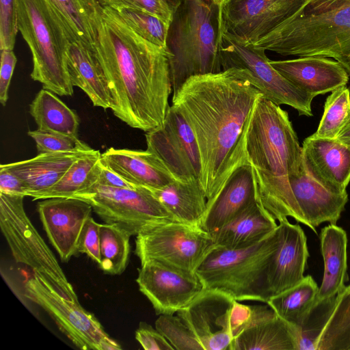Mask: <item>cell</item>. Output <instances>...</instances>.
I'll use <instances>...</instances> for the list:
<instances>
[{"instance_id": "6da1fadb", "label": "cell", "mask_w": 350, "mask_h": 350, "mask_svg": "<svg viewBox=\"0 0 350 350\" xmlns=\"http://www.w3.org/2000/svg\"><path fill=\"white\" fill-rule=\"evenodd\" d=\"M81 1L92 28L94 55L113 100V113L145 132L159 126L170 107V51L138 35L116 9L98 0Z\"/></svg>"}, {"instance_id": "7a4b0ae2", "label": "cell", "mask_w": 350, "mask_h": 350, "mask_svg": "<svg viewBox=\"0 0 350 350\" xmlns=\"http://www.w3.org/2000/svg\"><path fill=\"white\" fill-rule=\"evenodd\" d=\"M260 95L230 69L191 77L173 94L172 106L187 120L196 140L207 208L224 185L230 159Z\"/></svg>"}, {"instance_id": "3957f363", "label": "cell", "mask_w": 350, "mask_h": 350, "mask_svg": "<svg viewBox=\"0 0 350 350\" xmlns=\"http://www.w3.org/2000/svg\"><path fill=\"white\" fill-rule=\"evenodd\" d=\"M237 147L251 167L257 202L276 221L301 222L289 177L299 172L302 147L288 113L259 96Z\"/></svg>"}, {"instance_id": "277c9868", "label": "cell", "mask_w": 350, "mask_h": 350, "mask_svg": "<svg viewBox=\"0 0 350 350\" xmlns=\"http://www.w3.org/2000/svg\"><path fill=\"white\" fill-rule=\"evenodd\" d=\"M224 0H181L172 15L167 47L173 94L191 77L222 71Z\"/></svg>"}, {"instance_id": "5b68a950", "label": "cell", "mask_w": 350, "mask_h": 350, "mask_svg": "<svg viewBox=\"0 0 350 350\" xmlns=\"http://www.w3.org/2000/svg\"><path fill=\"white\" fill-rule=\"evenodd\" d=\"M249 45L284 56L333 58L350 75V0L315 11L299 10Z\"/></svg>"}, {"instance_id": "8992f818", "label": "cell", "mask_w": 350, "mask_h": 350, "mask_svg": "<svg viewBox=\"0 0 350 350\" xmlns=\"http://www.w3.org/2000/svg\"><path fill=\"white\" fill-rule=\"evenodd\" d=\"M278 243V227L250 247L229 249L214 245L196 270L204 289L241 301L267 304L270 298L268 269Z\"/></svg>"}, {"instance_id": "52a82bcc", "label": "cell", "mask_w": 350, "mask_h": 350, "mask_svg": "<svg viewBox=\"0 0 350 350\" xmlns=\"http://www.w3.org/2000/svg\"><path fill=\"white\" fill-rule=\"evenodd\" d=\"M18 29L29 47L31 78L59 96H72L66 59L70 36L47 0H16Z\"/></svg>"}, {"instance_id": "ba28073f", "label": "cell", "mask_w": 350, "mask_h": 350, "mask_svg": "<svg viewBox=\"0 0 350 350\" xmlns=\"http://www.w3.org/2000/svg\"><path fill=\"white\" fill-rule=\"evenodd\" d=\"M24 197L0 192V227L14 260L40 274L62 297L79 302L57 258L28 217Z\"/></svg>"}, {"instance_id": "9c48e42d", "label": "cell", "mask_w": 350, "mask_h": 350, "mask_svg": "<svg viewBox=\"0 0 350 350\" xmlns=\"http://www.w3.org/2000/svg\"><path fill=\"white\" fill-rule=\"evenodd\" d=\"M265 50L244 45L223 33L221 48L222 70L230 69L239 78L257 88L264 98L277 105H287L299 116H312L315 97L295 86L270 64Z\"/></svg>"}, {"instance_id": "30bf717a", "label": "cell", "mask_w": 350, "mask_h": 350, "mask_svg": "<svg viewBox=\"0 0 350 350\" xmlns=\"http://www.w3.org/2000/svg\"><path fill=\"white\" fill-rule=\"evenodd\" d=\"M70 198L89 203L106 223L116 224L131 236L153 226L176 221L146 187L120 188L95 183Z\"/></svg>"}, {"instance_id": "8fae6325", "label": "cell", "mask_w": 350, "mask_h": 350, "mask_svg": "<svg viewBox=\"0 0 350 350\" xmlns=\"http://www.w3.org/2000/svg\"><path fill=\"white\" fill-rule=\"evenodd\" d=\"M136 236L135 253L141 262L153 259L189 273H196L215 245L200 226L177 221L153 226Z\"/></svg>"}, {"instance_id": "7c38bea8", "label": "cell", "mask_w": 350, "mask_h": 350, "mask_svg": "<svg viewBox=\"0 0 350 350\" xmlns=\"http://www.w3.org/2000/svg\"><path fill=\"white\" fill-rule=\"evenodd\" d=\"M25 296L43 308L55 321L59 329L83 350H119L113 340L91 313L79 302L59 295L38 273L33 271L24 284Z\"/></svg>"}, {"instance_id": "4fadbf2b", "label": "cell", "mask_w": 350, "mask_h": 350, "mask_svg": "<svg viewBox=\"0 0 350 350\" xmlns=\"http://www.w3.org/2000/svg\"><path fill=\"white\" fill-rule=\"evenodd\" d=\"M146 140L147 149L159 159L176 180H200V153L194 134L173 106L170 107L161 125L146 132Z\"/></svg>"}, {"instance_id": "5bb4252c", "label": "cell", "mask_w": 350, "mask_h": 350, "mask_svg": "<svg viewBox=\"0 0 350 350\" xmlns=\"http://www.w3.org/2000/svg\"><path fill=\"white\" fill-rule=\"evenodd\" d=\"M307 0H224V33L252 44L296 14Z\"/></svg>"}, {"instance_id": "9a60e30c", "label": "cell", "mask_w": 350, "mask_h": 350, "mask_svg": "<svg viewBox=\"0 0 350 350\" xmlns=\"http://www.w3.org/2000/svg\"><path fill=\"white\" fill-rule=\"evenodd\" d=\"M296 327L299 350H350V284L314 302Z\"/></svg>"}, {"instance_id": "2e32d148", "label": "cell", "mask_w": 350, "mask_h": 350, "mask_svg": "<svg viewBox=\"0 0 350 350\" xmlns=\"http://www.w3.org/2000/svg\"><path fill=\"white\" fill-rule=\"evenodd\" d=\"M136 282L157 314H174L204 289L196 273H189L153 259L141 262Z\"/></svg>"}, {"instance_id": "e0dca14e", "label": "cell", "mask_w": 350, "mask_h": 350, "mask_svg": "<svg viewBox=\"0 0 350 350\" xmlns=\"http://www.w3.org/2000/svg\"><path fill=\"white\" fill-rule=\"evenodd\" d=\"M234 300L222 293L204 289L176 314L193 332L203 350H230L233 340L230 314Z\"/></svg>"}, {"instance_id": "ac0fdd59", "label": "cell", "mask_w": 350, "mask_h": 350, "mask_svg": "<svg viewBox=\"0 0 350 350\" xmlns=\"http://www.w3.org/2000/svg\"><path fill=\"white\" fill-rule=\"evenodd\" d=\"M92 209L89 203L74 198H51L38 203L43 228L63 261L77 254L81 233Z\"/></svg>"}, {"instance_id": "d6986e66", "label": "cell", "mask_w": 350, "mask_h": 350, "mask_svg": "<svg viewBox=\"0 0 350 350\" xmlns=\"http://www.w3.org/2000/svg\"><path fill=\"white\" fill-rule=\"evenodd\" d=\"M278 243L268 269L270 297L298 284L304 277L309 252L307 238L299 224L288 219L279 221Z\"/></svg>"}, {"instance_id": "ffe728a7", "label": "cell", "mask_w": 350, "mask_h": 350, "mask_svg": "<svg viewBox=\"0 0 350 350\" xmlns=\"http://www.w3.org/2000/svg\"><path fill=\"white\" fill-rule=\"evenodd\" d=\"M301 224L316 234V227L323 222L336 224L348 202L347 192L333 191L316 180L306 170L303 161L299 172L289 177Z\"/></svg>"}, {"instance_id": "44dd1931", "label": "cell", "mask_w": 350, "mask_h": 350, "mask_svg": "<svg viewBox=\"0 0 350 350\" xmlns=\"http://www.w3.org/2000/svg\"><path fill=\"white\" fill-rule=\"evenodd\" d=\"M302 161L320 184L338 193L347 192L350 182V146L336 139L311 135L302 144Z\"/></svg>"}, {"instance_id": "7402d4cb", "label": "cell", "mask_w": 350, "mask_h": 350, "mask_svg": "<svg viewBox=\"0 0 350 350\" xmlns=\"http://www.w3.org/2000/svg\"><path fill=\"white\" fill-rule=\"evenodd\" d=\"M271 66L301 90L314 96L346 85L349 74L337 61L319 56L270 60Z\"/></svg>"}, {"instance_id": "603a6c76", "label": "cell", "mask_w": 350, "mask_h": 350, "mask_svg": "<svg viewBox=\"0 0 350 350\" xmlns=\"http://www.w3.org/2000/svg\"><path fill=\"white\" fill-rule=\"evenodd\" d=\"M93 150L81 141L70 150L41 153L32 159L0 166L17 176L24 184L25 196L31 197L55 185L75 161Z\"/></svg>"}, {"instance_id": "cb8c5ba5", "label": "cell", "mask_w": 350, "mask_h": 350, "mask_svg": "<svg viewBox=\"0 0 350 350\" xmlns=\"http://www.w3.org/2000/svg\"><path fill=\"white\" fill-rule=\"evenodd\" d=\"M101 163L129 183L149 189L162 188L176 179L151 151L109 148Z\"/></svg>"}, {"instance_id": "d4e9b609", "label": "cell", "mask_w": 350, "mask_h": 350, "mask_svg": "<svg viewBox=\"0 0 350 350\" xmlns=\"http://www.w3.org/2000/svg\"><path fill=\"white\" fill-rule=\"evenodd\" d=\"M257 202L251 167L237 163L215 200L208 206L201 228L211 233Z\"/></svg>"}, {"instance_id": "484cf974", "label": "cell", "mask_w": 350, "mask_h": 350, "mask_svg": "<svg viewBox=\"0 0 350 350\" xmlns=\"http://www.w3.org/2000/svg\"><path fill=\"white\" fill-rule=\"evenodd\" d=\"M68 73L72 85L79 88L94 107L111 109L113 100L103 70L94 53L76 42L66 50Z\"/></svg>"}, {"instance_id": "4316f807", "label": "cell", "mask_w": 350, "mask_h": 350, "mask_svg": "<svg viewBox=\"0 0 350 350\" xmlns=\"http://www.w3.org/2000/svg\"><path fill=\"white\" fill-rule=\"evenodd\" d=\"M278 225L274 217L256 202L210 234L215 245L240 249L258 243L271 233Z\"/></svg>"}, {"instance_id": "83f0119b", "label": "cell", "mask_w": 350, "mask_h": 350, "mask_svg": "<svg viewBox=\"0 0 350 350\" xmlns=\"http://www.w3.org/2000/svg\"><path fill=\"white\" fill-rule=\"evenodd\" d=\"M321 252L324 261V272L314 302L334 297L345 286L347 268V237L345 230L336 224L321 229Z\"/></svg>"}, {"instance_id": "f1b7e54d", "label": "cell", "mask_w": 350, "mask_h": 350, "mask_svg": "<svg viewBox=\"0 0 350 350\" xmlns=\"http://www.w3.org/2000/svg\"><path fill=\"white\" fill-rule=\"evenodd\" d=\"M149 189L176 221L201 226L207 198L199 179L175 180L162 188Z\"/></svg>"}, {"instance_id": "f546056e", "label": "cell", "mask_w": 350, "mask_h": 350, "mask_svg": "<svg viewBox=\"0 0 350 350\" xmlns=\"http://www.w3.org/2000/svg\"><path fill=\"white\" fill-rule=\"evenodd\" d=\"M230 350H299L298 331L276 314L239 334Z\"/></svg>"}, {"instance_id": "4dcf8cb0", "label": "cell", "mask_w": 350, "mask_h": 350, "mask_svg": "<svg viewBox=\"0 0 350 350\" xmlns=\"http://www.w3.org/2000/svg\"><path fill=\"white\" fill-rule=\"evenodd\" d=\"M38 130L78 138L79 118L55 94L40 90L29 105Z\"/></svg>"}, {"instance_id": "1f68e13d", "label": "cell", "mask_w": 350, "mask_h": 350, "mask_svg": "<svg viewBox=\"0 0 350 350\" xmlns=\"http://www.w3.org/2000/svg\"><path fill=\"white\" fill-rule=\"evenodd\" d=\"M101 153L93 150L75 161L62 178L47 190L34 194L33 200L51 198H70L97 182L101 167Z\"/></svg>"}, {"instance_id": "d6a6232c", "label": "cell", "mask_w": 350, "mask_h": 350, "mask_svg": "<svg viewBox=\"0 0 350 350\" xmlns=\"http://www.w3.org/2000/svg\"><path fill=\"white\" fill-rule=\"evenodd\" d=\"M319 286L308 275L291 288L270 297L267 302L286 321L299 326L313 306Z\"/></svg>"}, {"instance_id": "836d02e7", "label": "cell", "mask_w": 350, "mask_h": 350, "mask_svg": "<svg viewBox=\"0 0 350 350\" xmlns=\"http://www.w3.org/2000/svg\"><path fill=\"white\" fill-rule=\"evenodd\" d=\"M131 236L126 230L116 224H100L99 265L103 271L113 275L124 272L129 260Z\"/></svg>"}, {"instance_id": "e575fe53", "label": "cell", "mask_w": 350, "mask_h": 350, "mask_svg": "<svg viewBox=\"0 0 350 350\" xmlns=\"http://www.w3.org/2000/svg\"><path fill=\"white\" fill-rule=\"evenodd\" d=\"M349 122L350 91L347 85H342L327 97L317 130L311 136L336 139Z\"/></svg>"}, {"instance_id": "d590c367", "label": "cell", "mask_w": 350, "mask_h": 350, "mask_svg": "<svg viewBox=\"0 0 350 350\" xmlns=\"http://www.w3.org/2000/svg\"><path fill=\"white\" fill-rule=\"evenodd\" d=\"M58 14L69 34L70 41L79 42L94 52L89 18L81 0H47Z\"/></svg>"}, {"instance_id": "8d00e7d4", "label": "cell", "mask_w": 350, "mask_h": 350, "mask_svg": "<svg viewBox=\"0 0 350 350\" xmlns=\"http://www.w3.org/2000/svg\"><path fill=\"white\" fill-rule=\"evenodd\" d=\"M116 10L125 23L141 37L155 45L167 49L170 24L142 10L122 8Z\"/></svg>"}, {"instance_id": "74e56055", "label": "cell", "mask_w": 350, "mask_h": 350, "mask_svg": "<svg viewBox=\"0 0 350 350\" xmlns=\"http://www.w3.org/2000/svg\"><path fill=\"white\" fill-rule=\"evenodd\" d=\"M155 328L175 350H203L193 332L178 315L160 314L155 321Z\"/></svg>"}, {"instance_id": "f35d334b", "label": "cell", "mask_w": 350, "mask_h": 350, "mask_svg": "<svg viewBox=\"0 0 350 350\" xmlns=\"http://www.w3.org/2000/svg\"><path fill=\"white\" fill-rule=\"evenodd\" d=\"M276 314L267 304L248 305L234 300L230 314V327L233 339L245 329L267 321Z\"/></svg>"}, {"instance_id": "ab89813d", "label": "cell", "mask_w": 350, "mask_h": 350, "mask_svg": "<svg viewBox=\"0 0 350 350\" xmlns=\"http://www.w3.org/2000/svg\"><path fill=\"white\" fill-rule=\"evenodd\" d=\"M18 31L16 0H0V49H14Z\"/></svg>"}, {"instance_id": "60d3db41", "label": "cell", "mask_w": 350, "mask_h": 350, "mask_svg": "<svg viewBox=\"0 0 350 350\" xmlns=\"http://www.w3.org/2000/svg\"><path fill=\"white\" fill-rule=\"evenodd\" d=\"M27 135L34 139L38 154L70 150L75 148L81 142L78 138L38 129L28 131Z\"/></svg>"}, {"instance_id": "b9f144b4", "label": "cell", "mask_w": 350, "mask_h": 350, "mask_svg": "<svg viewBox=\"0 0 350 350\" xmlns=\"http://www.w3.org/2000/svg\"><path fill=\"white\" fill-rule=\"evenodd\" d=\"M102 5L116 10L129 8L146 11L170 24L172 12L162 0H98Z\"/></svg>"}, {"instance_id": "7bdbcfd3", "label": "cell", "mask_w": 350, "mask_h": 350, "mask_svg": "<svg viewBox=\"0 0 350 350\" xmlns=\"http://www.w3.org/2000/svg\"><path fill=\"white\" fill-rule=\"evenodd\" d=\"M100 226L90 217L83 228L77 247V253L87 254L98 264L100 262Z\"/></svg>"}, {"instance_id": "ee69618b", "label": "cell", "mask_w": 350, "mask_h": 350, "mask_svg": "<svg viewBox=\"0 0 350 350\" xmlns=\"http://www.w3.org/2000/svg\"><path fill=\"white\" fill-rule=\"evenodd\" d=\"M135 338L145 350H175L161 332L146 323L136 330Z\"/></svg>"}, {"instance_id": "f6af8a7d", "label": "cell", "mask_w": 350, "mask_h": 350, "mask_svg": "<svg viewBox=\"0 0 350 350\" xmlns=\"http://www.w3.org/2000/svg\"><path fill=\"white\" fill-rule=\"evenodd\" d=\"M0 103L5 107L8 99V91L17 59L12 49L1 50Z\"/></svg>"}, {"instance_id": "bcb514c9", "label": "cell", "mask_w": 350, "mask_h": 350, "mask_svg": "<svg viewBox=\"0 0 350 350\" xmlns=\"http://www.w3.org/2000/svg\"><path fill=\"white\" fill-rule=\"evenodd\" d=\"M0 192L25 196L23 181L15 174L0 166Z\"/></svg>"}, {"instance_id": "7dc6e473", "label": "cell", "mask_w": 350, "mask_h": 350, "mask_svg": "<svg viewBox=\"0 0 350 350\" xmlns=\"http://www.w3.org/2000/svg\"><path fill=\"white\" fill-rule=\"evenodd\" d=\"M97 183L120 188H133L135 186L129 183L119 175L101 163Z\"/></svg>"}, {"instance_id": "c3c4849f", "label": "cell", "mask_w": 350, "mask_h": 350, "mask_svg": "<svg viewBox=\"0 0 350 350\" xmlns=\"http://www.w3.org/2000/svg\"><path fill=\"white\" fill-rule=\"evenodd\" d=\"M336 0H307L300 9L304 11H315L321 10Z\"/></svg>"}, {"instance_id": "681fc988", "label": "cell", "mask_w": 350, "mask_h": 350, "mask_svg": "<svg viewBox=\"0 0 350 350\" xmlns=\"http://www.w3.org/2000/svg\"><path fill=\"white\" fill-rule=\"evenodd\" d=\"M336 139L339 142L350 146V122L341 131Z\"/></svg>"}, {"instance_id": "f907efd6", "label": "cell", "mask_w": 350, "mask_h": 350, "mask_svg": "<svg viewBox=\"0 0 350 350\" xmlns=\"http://www.w3.org/2000/svg\"><path fill=\"white\" fill-rule=\"evenodd\" d=\"M165 5L167 6V8L170 9V10L172 12V14L174 12V11L176 10V8L178 7L181 0H162Z\"/></svg>"}]
</instances>
